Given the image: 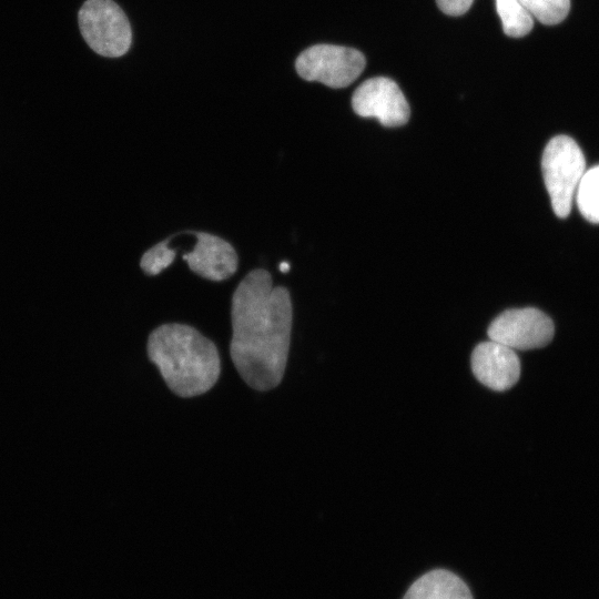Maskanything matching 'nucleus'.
Returning a JSON list of instances; mask_svg holds the SVG:
<instances>
[{
  "label": "nucleus",
  "mask_w": 599,
  "mask_h": 599,
  "mask_svg": "<svg viewBox=\"0 0 599 599\" xmlns=\"http://www.w3.org/2000/svg\"><path fill=\"white\" fill-rule=\"evenodd\" d=\"M230 354L243 380L265 392L282 382L291 345L293 307L283 286L263 268L251 271L232 296Z\"/></svg>",
  "instance_id": "f257e3e1"
},
{
  "label": "nucleus",
  "mask_w": 599,
  "mask_h": 599,
  "mask_svg": "<svg viewBox=\"0 0 599 599\" xmlns=\"http://www.w3.org/2000/svg\"><path fill=\"white\" fill-rule=\"evenodd\" d=\"M146 351L167 387L189 398L210 390L221 374V359L215 344L196 328L167 323L151 332Z\"/></svg>",
  "instance_id": "f03ea898"
},
{
  "label": "nucleus",
  "mask_w": 599,
  "mask_h": 599,
  "mask_svg": "<svg viewBox=\"0 0 599 599\" xmlns=\"http://www.w3.org/2000/svg\"><path fill=\"white\" fill-rule=\"evenodd\" d=\"M541 169L551 206L558 217L569 215L577 186L586 172L579 145L567 135H557L546 145Z\"/></svg>",
  "instance_id": "7ed1b4c3"
},
{
  "label": "nucleus",
  "mask_w": 599,
  "mask_h": 599,
  "mask_svg": "<svg viewBox=\"0 0 599 599\" xmlns=\"http://www.w3.org/2000/svg\"><path fill=\"white\" fill-rule=\"evenodd\" d=\"M78 21L83 39L98 54L118 58L130 49V22L113 0H87L79 10Z\"/></svg>",
  "instance_id": "20e7f679"
},
{
  "label": "nucleus",
  "mask_w": 599,
  "mask_h": 599,
  "mask_svg": "<svg viewBox=\"0 0 599 599\" xmlns=\"http://www.w3.org/2000/svg\"><path fill=\"white\" fill-rule=\"evenodd\" d=\"M365 64V57L356 49L315 44L297 57L295 69L306 81H317L337 89L354 82L363 72Z\"/></svg>",
  "instance_id": "39448f33"
},
{
  "label": "nucleus",
  "mask_w": 599,
  "mask_h": 599,
  "mask_svg": "<svg viewBox=\"0 0 599 599\" xmlns=\"http://www.w3.org/2000/svg\"><path fill=\"white\" fill-rule=\"evenodd\" d=\"M488 336L514 351L546 346L554 337L551 318L534 307L512 308L499 314L488 327Z\"/></svg>",
  "instance_id": "423d86ee"
},
{
  "label": "nucleus",
  "mask_w": 599,
  "mask_h": 599,
  "mask_svg": "<svg viewBox=\"0 0 599 599\" xmlns=\"http://www.w3.org/2000/svg\"><path fill=\"white\" fill-rule=\"evenodd\" d=\"M352 106L364 118H375L385 126H399L409 119V105L395 81L376 77L364 81L353 93Z\"/></svg>",
  "instance_id": "0eeeda50"
},
{
  "label": "nucleus",
  "mask_w": 599,
  "mask_h": 599,
  "mask_svg": "<svg viewBox=\"0 0 599 599\" xmlns=\"http://www.w3.org/2000/svg\"><path fill=\"white\" fill-rule=\"evenodd\" d=\"M471 368L483 385L498 392L511 388L520 376V361L516 351L491 339L475 347Z\"/></svg>",
  "instance_id": "6e6552de"
},
{
  "label": "nucleus",
  "mask_w": 599,
  "mask_h": 599,
  "mask_svg": "<svg viewBox=\"0 0 599 599\" xmlns=\"http://www.w3.org/2000/svg\"><path fill=\"white\" fill-rule=\"evenodd\" d=\"M196 242L191 252L182 255L190 270L210 281H224L238 265L234 247L225 240L207 232L192 231Z\"/></svg>",
  "instance_id": "1a4fd4ad"
},
{
  "label": "nucleus",
  "mask_w": 599,
  "mask_h": 599,
  "mask_svg": "<svg viewBox=\"0 0 599 599\" xmlns=\"http://www.w3.org/2000/svg\"><path fill=\"white\" fill-rule=\"evenodd\" d=\"M474 0H436L438 8L447 16L466 13ZM496 10L506 35L520 38L530 32L534 19L517 0H496Z\"/></svg>",
  "instance_id": "9d476101"
},
{
  "label": "nucleus",
  "mask_w": 599,
  "mask_h": 599,
  "mask_svg": "<svg viewBox=\"0 0 599 599\" xmlns=\"http://www.w3.org/2000/svg\"><path fill=\"white\" fill-rule=\"evenodd\" d=\"M403 599H473V596L458 576L436 569L418 578Z\"/></svg>",
  "instance_id": "9b49d317"
},
{
  "label": "nucleus",
  "mask_w": 599,
  "mask_h": 599,
  "mask_svg": "<svg viewBox=\"0 0 599 599\" xmlns=\"http://www.w3.org/2000/svg\"><path fill=\"white\" fill-rule=\"evenodd\" d=\"M575 199L581 215L591 223H599V165L583 173Z\"/></svg>",
  "instance_id": "f8f14e48"
},
{
  "label": "nucleus",
  "mask_w": 599,
  "mask_h": 599,
  "mask_svg": "<svg viewBox=\"0 0 599 599\" xmlns=\"http://www.w3.org/2000/svg\"><path fill=\"white\" fill-rule=\"evenodd\" d=\"M534 19L554 26L565 20L570 10V0H517Z\"/></svg>",
  "instance_id": "ddd939ff"
},
{
  "label": "nucleus",
  "mask_w": 599,
  "mask_h": 599,
  "mask_svg": "<svg viewBox=\"0 0 599 599\" xmlns=\"http://www.w3.org/2000/svg\"><path fill=\"white\" fill-rule=\"evenodd\" d=\"M176 252L170 247V238H165L150 247L141 257L140 266L148 275H158L174 261Z\"/></svg>",
  "instance_id": "4468645a"
},
{
  "label": "nucleus",
  "mask_w": 599,
  "mask_h": 599,
  "mask_svg": "<svg viewBox=\"0 0 599 599\" xmlns=\"http://www.w3.org/2000/svg\"><path fill=\"white\" fill-rule=\"evenodd\" d=\"M290 270V265L286 262H282L280 265V271L286 273Z\"/></svg>",
  "instance_id": "2eb2a0df"
}]
</instances>
